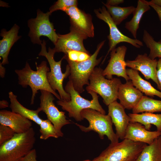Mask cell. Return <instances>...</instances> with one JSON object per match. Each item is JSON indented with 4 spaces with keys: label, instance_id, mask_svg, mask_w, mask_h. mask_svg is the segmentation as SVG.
Listing matches in <instances>:
<instances>
[{
    "label": "cell",
    "instance_id": "cell-1",
    "mask_svg": "<svg viewBox=\"0 0 161 161\" xmlns=\"http://www.w3.org/2000/svg\"><path fill=\"white\" fill-rule=\"evenodd\" d=\"M36 70H32L27 62L25 67L21 69H17L15 72L18 76V83L24 88L29 86L32 91L31 104H33L36 94L39 90H44L52 93L58 100H61L59 94L51 88L48 82L47 74L50 71L47 62L43 61L38 66Z\"/></svg>",
    "mask_w": 161,
    "mask_h": 161
},
{
    "label": "cell",
    "instance_id": "cell-23",
    "mask_svg": "<svg viewBox=\"0 0 161 161\" xmlns=\"http://www.w3.org/2000/svg\"><path fill=\"white\" fill-rule=\"evenodd\" d=\"M150 7L148 1L138 0L137 6L132 13V18L125 24V28L131 34L134 39H137V31L141 18L144 13L150 9Z\"/></svg>",
    "mask_w": 161,
    "mask_h": 161
},
{
    "label": "cell",
    "instance_id": "cell-3",
    "mask_svg": "<svg viewBox=\"0 0 161 161\" xmlns=\"http://www.w3.org/2000/svg\"><path fill=\"white\" fill-rule=\"evenodd\" d=\"M35 132L31 127L27 132L16 133L10 140L0 146V161H20L33 149Z\"/></svg>",
    "mask_w": 161,
    "mask_h": 161
},
{
    "label": "cell",
    "instance_id": "cell-37",
    "mask_svg": "<svg viewBox=\"0 0 161 161\" xmlns=\"http://www.w3.org/2000/svg\"><path fill=\"white\" fill-rule=\"evenodd\" d=\"M5 69L3 66V65L0 63V75L1 77L3 78L4 77L5 74Z\"/></svg>",
    "mask_w": 161,
    "mask_h": 161
},
{
    "label": "cell",
    "instance_id": "cell-21",
    "mask_svg": "<svg viewBox=\"0 0 161 161\" xmlns=\"http://www.w3.org/2000/svg\"><path fill=\"white\" fill-rule=\"evenodd\" d=\"M126 73L134 86L142 93L151 97L154 96L161 99V92L158 91L148 81L143 79L138 71L132 69H126Z\"/></svg>",
    "mask_w": 161,
    "mask_h": 161
},
{
    "label": "cell",
    "instance_id": "cell-17",
    "mask_svg": "<svg viewBox=\"0 0 161 161\" xmlns=\"http://www.w3.org/2000/svg\"><path fill=\"white\" fill-rule=\"evenodd\" d=\"M161 136V132L147 130L141 124L130 122L126 129L124 139L135 142L151 144L155 139Z\"/></svg>",
    "mask_w": 161,
    "mask_h": 161
},
{
    "label": "cell",
    "instance_id": "cell-29",
    "mask_svg": "<svg viewBox=\"0 0 161 161\" xmlns=\"http://www.w3.org/2000/svg\"><path fill=\"white\" fill-rule=\"evenodd\" d=\"M39 126L40 139L46 140L51 137L55 138L59 137L53 125L48 119L43 120Z\"/></svg>",
    "mask_w": 161,
    "mask_h": 161
},
{
    "label": "cell",
    "instance_id": "cell-30",
    "mask_svg": "<svg viewBox=\"0 0 161 161\" xmlns=\"http://www.w3.org/2000/svg\"><path fill=\"white\" fill-rule=\"evenodd\" d=\"M91 56L89 54L84 52L69 50L66 52L64 57L72 61L80 62L88 59Z\"/></svg>",
    "mask_w": 161,
    "mask_h": 161
},
{
    "label": "cell",
    "instance_id": "cell-12",
    "mask_svg": "<svg viewBox=\"0 0 161 161\" xmlns=\"http://www.w3.org/2000/svg\"><path fill=\"white\" fill-rule=\"evenodd\" d=\"M127 50V47L123 45L116 48L110 52L109 63L102 72L103 76L111 79L113 78V75H116L123 78L126 81L130 80L126 73V65L125 60Z\"/></svg>",
    "mask_w": 161,
    "mask_h": 161
},
{
    "label": "cell",
    "instance_id": "cell-6",
    "mask_svg": "<svg viewBox=\"0 0 161 161\" xmlns=\"http://www.w3.org/2000/svg\"><path fill=\"white\" fill-rule=\"evenodd\" d=\"M41 49L39 55L45 57L47 60L50 67V71L47 74L49 83L52 89L59 93L61 100L69 101L70 100L69 94L64 89L63 83L64 80L69 77L70 74V68L68 64L66 67L65 72L63 73L61 69V64L63 58L59 61H56L54 59L55 51L54 49L49 47L48 51L47 50L46 42L44 40L41 45Z\"/></svg>",
    "mask_w": 161,
    "mask_h": 161
},
{
    "label": "cell",
    "instance_id": "cell-24",
    "mask_svg": "<svg viewBox=\"0 0 161 161\" xmlns=\"http://www.w3.org/2000/svg\"><path fill=\"white\" fill-rule=\"evenodd\" d=\"M130 122L139 123L143 125L145 128L149 130L151 124L155 126L157 131L161 132V114L145 112L141 114L129 113Z\"/></svg>",
    "mask_w": 161,
    "mask_h": 161
},
{
    "label": "cell",
    "instance_id": "cell-36",
    "mask_svg": "<svg viewBox=\"0 0 161 161\" xmlns=\"http://www.w3.org/2000/svg\"><path fill=\"white\" fill-rule=\"evenodd\" d=\"M150 6L156 12L159 18L161 21V7L149 3Z\"/></svg>",
    "mask_w": 161,
    "mask_h": 161
},
{
    "label": "cell",
    "instance_id": "cell-20",
    "mask_svg": "<svg viewBox=\"0 0 161 161\" xmlns=\"http://www.w3.org/2000/svg\"><path fill=\"white\" fill-rule=\"evenodd\" d=\"M20 27L15 24L8 31L3 29L1 30L0 36L2 39L0 41V56L2 59L3 65L9 63L8 56L10 50L14 44L21 37L18 35Z\"/></svg>",
    "mask_w": 161,
    "mask_h": 161
},
{
    "label": "cell",
    "instance_id": "cell-40",
    "mask_svg": "<svg viewBox=\"0 0 161 161\" xmlns=\"http://www.w3.org/2000/svg\"><path fill=\"white\" fill-rule=\"evenodd\" d=\"M83 161H95L94 160H84Z\"/></svg>",
    "mask_w": 161,
    "mask_h": 161
},
{
    "label": "cell",
    "instance_id": "cell-39",
    "mask_svg": "<svg viewBox=\"0 0 161 161\" xmlns=\"http://www.w3.org/2000/svg\"><path fill=\"white\" fill-rule=\"evenodd\" d=\"M149 3L161 7V0H152Z\"/></svg>",
    "mask_w": 161,
    "mask_h": 161
},
{
    "label": "cell",
    "instance_id": "cell-25",
    "mask_svg": "<svg viewBox=\"0 0 161 161\" xmlns=\"http://www.w3.org/2000/svg\"><path fill=\"white\" fill-rule=\"evenodd\" d=\"M136 161H161V136L144 148Z\"/></svg>",
    "mask_w": 161,
    "mask_h": 161
},
{
    "label": "cell",
    "instance_id": "cell-32",
    "mask_svg": "<svg viewBox=\"0 0 161 161\" xmlns=\"http://www.w3.org/2000/svg\"><path fill=\"white\" fill-rule=\"evenodd\" d=\"M16 133L10 128L1 124L0 125V146L11 139Z\"/></svg>",
    "mask_w": 161,
    "mask_h": 161
},
{
    "label": "cell",
    "instance_id": "cell-18",
    "mask_svg": "<svg viewBox=\"0 0 161 161\" xmlns=\"http://www.w3.org/2000/svg\"><path fill=\"white\" fill-rule=\"evenodd\" d=\"M0 123L10 128L16 134L25 133L32 127L30 120L19 114L5 110L0 111Z\"/></svg>",
    "mask_w": 161,
    "mask_h": 161
},
{
    "label": "cell",
    "instance_id": "cell-15",
    "mask_svg": "<svg viewBox=\"0 0 161 161\" xmlns=\"http://www.w3.org/2000/svg\"><path fill=\"white\" fill-rule=\"evenodd\" d=\"M158 60L150 58L146 53L138 54L133 60L126 61V66L140 72L147 80L151 79L160 89V85L157 76Z\"/></svg>",
    "mask_w": 161,
    "mask_h": 161
},
{
    "label": "cell",
    "instance_id": "cell-38",
    "mask_svg": "<svg viewBox=\"0 0 161 161\" xmlns=\"http://www.w3.org/2000/svg\"><path fill=\"white\" fill-rule=\"evenodd\" d=\"M8 106V103L7 102L4 100L0 101V107L1 109L4 108Z\"/></svg>",
    "mask_w": 161,
    "mask_h": 161
},
{
    "label": "cell",
    "instance_id": "cell-7",
    "mask_svg": "<svg viewBox=\"0 0 161 161\" xmlns=\"http://www.w3.org/2000/svg\"><path fill=\"white\" fill-rule=\"evenodd\" d=\"M80 114L82 117L86 119L89 123L88 127L75 123L82 131L87 132L94 131L98 133L101 139H103L106 135L110 141L111 143L119 142V138L113 130V123L109 115L102 114L90 109L83 110Z\"/></svg>",
    "mask_w": 161,
    "mask_h": 161
},
{
    "label": "cell",
    "instance_id": "cell-14",
    "mask_svg": "<svg viewBox=\"0 0 161 161\" xmlns=\"http://www.w3.org/2000/svg\"><path fill=\"white\" fill-rule=\"evenodd\" d=\"M58 36L54 48L55 53L63 52L65 54L68 50H74L89 53L83 44V40L87 37L74 28L71 27L69 33Z\"/></svg>",
    "mask_w": 161,
    "mask_h": 161
},
{
    "label": "cell",
    "instance_id": "cell-2",
    "mask_svg": "<svg viewBox=\"0 0 161 161\" xmlns=\"http://www.w3.org/2000/svg\"><path fill=\"white\" fill-rule=\"evenodd\" d=\"M64 89L69 94L70 100L66 101L58 100L57 103L61 106L62 109L68 112L69 117H73L77 121H81L84 119L81 115V112L87 109H93L106 114L105 110L99 102V96L96 92L92 91L88 92L92 96V99L91 100L84 99L75 90L72 81L69 80L65 86Z\"/></svg>",
    "mask_w": 161,
    "mask_h": 161
},
{
    "label": "cell",
    "instance_id": "cell-26",
    "mask_svg": "<svg viewBox=\"0 0 161 161\" xmlns=\"http://www.w3.org/2000/svg\"><path fill=\"white\" fill-rule=\"evenodd\" d=\"M132 113L161 112V100L143 96L136 106L132 109Z\"/></svg>",
    "mask_w": 161,
    "mask_h": 161
},
{
    "label": "cell",
    "instance_id": "cell-31",
    "mask_svg": "<svg viewBox=\"0 0 161 161\" xmlns=\"http://www.w3.org/2000/svg\"><path fill=\"white\" fill-rule=\"evenodd\" d=\"M78 1L76 0H58L49 9V12L52 13L57 10H62L66 7L77 6Z\"/></svg>",
    "mask_w": 161,
    "mask_h": 161
},
{
    "label": "cell",
    "instance_id": "cell-22",
    "mask_svg": "<svg viewBox=\"0 0 161 161\" xmlns=\"http://www.w3.org/2000/svg\"><path fill=\"white\" fill-rule=\"evenodd\" d=\"M17 96L12 92H9L10 103V107L12 112L18 113L40 125L43 119L40 117L39 113L41 111L38 107L36 110H30L24 107L18 100Z\"/></svg>",
    "mask_w": 161,
    "mask_h": 161
},
{
    "label": "cell",
    "instance_id": "cell-16",
    "mask_svg": "<svg viewBox=\"0 0 161 161\" xmlns=\"http://www.w3.org/2000/svg\"><path fill=\"white\" fill-rule=\"evenodd\" d=\"M108 114L115 127L116 134L119 139H124L127 127L130 122L124 107L117 100L108 106Z\"/></svg>",
    "mask_w": 161,
    "mask_h": 161
},
{
    "label": "cell",
    "instance_id": "cell-34",
    "mask_svg": "<svg viewBox=\"0 0 161 161\" xmlns=\"http://www.w3.org/2000/svg\"><path fill=\"white\" fill-rule=\"evenodd\" d=\"M157 76L160 85V89L161 92V58H159L157 61Z\"/></svg>",
    "mask_w": 161,
    "mask_h": 161
},
{
    "label": "cell",
    "instance_id": "cell-11",
    "mask_svg": "<svg viewBox=\"0 0 161 161\" xmlns=\"http://www.w3.org/2000/svg\"><path fill=\"white\" fill-rule=\"evenodd\" d=\"M40 108L41 111L46 114L47 119L53 125L59 137H62L63 133L61 129L64 126L71 123L66 119L65 113L60 111L55 105V98L51 92L44 90H40Z\"/></svg>",
    "mask_w": 161,
    "mask_h": 161
},
{
    "label": "cell",
    "instance_id": "cell-19",
    "mask_svg": "<svg viewBox=\"0 0 161 161\" xmlns=\"http://www.w3.org/2000/svg\"><path fill=\"white\" fill-rule=\"evenodd\" d=\"M142 92L135 87L131 81L120 85L117 98L120 103L125 109H132L137 105L143 96Z\"/></svg>",
    "mask_w": 161,
    "mask_h": 161
},
{
    "label": "cell",
    "instance_id": "cell-5",
    "mask_svg": "<svg viewBox=\"0 0 161 161\" xmlns=\"http://www.w3.org/2000/svg\"><path fill=\"white\" fill-rule=\"evenodd\" d=\"M145 143L124 139L120 142L110 143L95 161H136L144 148Z\"/></svg>",
    "mask_w": 161,
    "mask_h": 161
},
{
    "label": "cell",
    "instance_id": "cell-35",
    "mask_svg": "<svg viewBox=\"0 0 161 161\" xmlns=\"http://www.w3.org/2000/svg\"><path fill=\"white\" fill-rule=\"evenodd\" d=\"M124 1L123 0H108L107 1L105 4L108 5L116 6V5L123 3Z\"/></svg>",
    "mask_w": 161,
    "mask_h": 161
},
{
    "label": "cell",
    "instance_id": "cell-13",
    "mask_svg": "<svg viewBox=\"0 0 161 161\" xmlns=\"http://www.w3.org/2000/svg\"><path fill=\"white\" fill-rule=\"evenodd\" d=\"M69 16L71 27L74 28L88 37H93L94 28L91 16L79 9L77 6H73L64 9Z\"/></svg>",
    "mask_w": 161,
    "mask_h": 161
},
{
    "label": "cell",
    "instance_id": "cell-33",
    "mask_svg": "<svg viewBox=\"0 0 161 161\" xmlns=\"http://www.w3.org/2000/svg\"><path fill=\"white\" fill-rule=\"evenodd\" d=\"M36 150L35 149H33L21 158L20 161H37L36 160Z\"/></svg>",
    "mask_w": 161,
    "mask_h": 161
},
{
    "label": "cell",
    "instance_id": "cell-4",
    "mask_svg": "<svg viewBox=\"0 0 161 161\" xmlns=\"http://www.w3.org/2000/svg\"><path fill=\"white\" fill-rule=\"evenodd\" d=\"M105 42L104 40L99 43L94 53L86 61L80 62L72 61L63 56L70 68L69 80L72 81L74 89L79 94L84 91V85H89V78L91 73L95 66L101 61L103 57L98 59L97 57Z\"/></svg>",
    "mask_w": 161,
    "mask_h": 161
},
{
    "label": "cell",
    "instance_id": "cell-9",
    "mask_svg": "<svg viewBox=\"0 0 161 161\" xmlns=\"http://www.w3.org/2000/svg\"><path fill=\"white\" fill-rule=\"evenodd\" d=\"M51 14L49 11L44 13L38 9L36 17L28 21V26L30 29L28 35L33 44L41 45L42 41L40 38L42 36L48 37L54 45L56 43L58 36L50 21L49 16Z\"/></svg>",
    "mask_w": 161,
    "mask_h": 161
},
{
    "label": "cell",
    "instance_id": "cell-8",
    "mask_svg": "<svg viewBox=\"0 0 161 161\" xmlns=\"http://www.w3.org/2000/svg\"><path fill=\"white\" fill-rule=\"evenodd\" d=\"M103 70L100 67L95 68L86 89L87 92L92 91L98 94L103 98L105 104L108 106L118 99V90L122 83L118 78H106L102 74Z\"/></svg>",
    "mask_w": 161,
    "mask_h": 161
},
{
    "label": "cell",
    "instance_id": "cell-10",
    "mask_svg": "<svg viewBox=\"0 0 161 161\" xmlns=\"http://www.w3.org/2000/svg\"><path fill=\"white\" fill-rule=\"evenodd\" d=\"M94 12L98 18L108 24L109 29V34L108 36L109 48L102 64L104 63L109 52L115 48L116 45L120 43H127L137 48H140L143 46L141 41L137 39L130 38L123 34L120 31L104 6L101 8L95 10Z\"/></svg>",
    "mask_w": 161,
    "mask_h": 161
},
{
    "label": "cell",
    "instance_id": "cell-27",
    "mask_svg": "<svg viewBox=\"0 0 161 161\" xmlns=\"http://www.w3.org/2000/svg\"><path fill=\"white\" fill-rule=\"evenodd\" d=\"M109 14L112 19L117 26L132 13L135 9L133 6L125 7L111 6L102 2Z\"/></svg>",
    "mask_w": 161,
    "mask_h": 161
},
{
    "label": "cell",
    "instance_id": "cell-28",
    "mask_svg": "<svg viewBox=\"0 0 161 161\" xmlns=\"http://www.w3.org/2000/svg\"><path fill=\"white\" fill-rule=\"evenodd\" d=\"M143 40L147 47L150 49L148 55L152 59L157 58H161V39L157 41L145 30L143 31Z\"/></svg>",
    "mask_w": 161,
    "mask_h": 161
}]
</instances>
